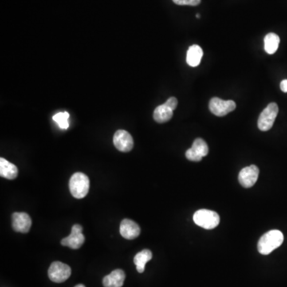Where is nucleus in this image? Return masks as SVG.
<instances>
[{
	"label": "nucleus",
	"instance_id": "1",
	"mask_svg": "<svg viewBox=\"0 0 287 287\" xmlns=\"http://www.w3.org/2000/svg\"><path fill=\"white\" fill-rule=\"evenodd\" d=\"M284 240V234L280 230H270L260 238L258 242V252L264 256H268L280 248Z\"/></svg>",
	"mask_w": 287,
	"mask_h": 287
},
{
	"label": "nucleus",
	"instance_id": "2",
	"mask_svg": "<svg viewBox=\"0 0 287 287\" xmlns=\"http://www.w3.org/2000/svg\"><path fill=\"white\" fill-rule=\"evenodd\" d=\"M71 195L76 199H82L86 196L90 190V179L82 172H76L71 176L69 182Z\"/></svg>",
	"mask_w": 287,
	"mask_h": 287
},
{
	"label": "nucleus",
	"instance_id": "3",
	"mask_svg": "<svg viewBox=\"0 0 287 287\" xmlns=\"http://www.w3.org/2000/svg\"><path fill=\"white\" fill-rule=\"evenodd\" d=\"M193 220L196 224L206 230L214 229L218 226L220 221V216L213 210L200 209L193 216Z\"/></svg>",
	"mask_w": 287,
	"mask_h": 287
},
{
	"label": "nucleus",
	"instance_id": "4",
	"mask_svg": "<svg viewBox=\"0 0 287 287\" xmlns=\"http://www.w3.org/2000/svg\"><path fill=\"white\" fill-rule=\"evenodd\" d=\"M278 114V106L276 103H270L261 112L258 120V127L261 131H268L273 127Z\"/></svg>",
	"mask_w": 287,
	"mask_h": 287
},
{
	"label": "nucleus",
	"instance_id": "5",
	"mask_svg": "<svg viewBox=\"0 0 287 287\" xmlns=\"http://www.w3.org/2000/svg\"><path fill=\"white\" fill-rule=\"evenodd\" d=\"M71 276V268L61 262H54L48 270L50 280L56 284L66 281Z\"/></svg>",
	"mask_w": 287,
	"mask_h": 287
},
{
	"label": "nucleus",
	"instance_id": "6",
	"mask_svg": "<svg viewBox=\"0 0 287 287\" xmlns=\"http://www.w3.org/2000/svg\"><path fill=\"white\" fill-rule=\"evenodd\" d=\"M236 108V104L234 100H224L218 98H213L209 102L210 111L216 116H226L229 112L234 111Z\"/></svg>",
	"mask_w": 287,
	"mask_h": 287
},
{
	"label": "nucleus",
	"instance_id": "7",
	"mask_svg": "<svg viewBox=\"0 0 287 287\" xmlns=\"http://www.w3.org/2000/svg\"><path fill=\"white\" fill-rule=\"evenodd\" d=\"M82 226L81 225H74L70 234L62 240V245L74 250L79 249L85 242V236L82 234Z\"/></svg>",
	"mask_w": 287,
	"mask_h": 287
},
{
	"label": "nucleus",
	"instance_id": "8",
	"mask_svg": "<svg viewBox=\"0 0 287 287\" xmlns=\"http://www.w3.org/2000/svg\"><path fill=\"white\" fill-rule=\"evenodd\" d=\"M208 146L202 138H197L193 142L191 148L187 150L185 156L191 162H200L202 158L208 154Z\"/></svg>",
	"mask_w": 287,
	"mask_h": 287
},
{
	"label": "nucleus",
	"instance_id": "9",
	"mask_svg": "<svg viewBox=\"0 0 287 287\" xmlns=\"http://www.w3.org/2000/svg\"><path fill=\"white\" fill-rule=\"evenodd\" d=\"M260 175V170L256 166L244 168L238 174V181L242 187L249 188L256 184Z\"/></svg>",
	"mask_w": 287,
	"mask_h": 287
},
{
	"label": "nucleus",
	"instance_id": "10",
	"mask_svg": "<svg viewBox=\"0 0 287 287\" xmlns=\"http://www.w3.org/2000/svg\"><path fill=\"white\" fill-rule=\"evenodd\" d=\"M114 144L116 150L122 152H128L134 148V139L126 130H118L114 136Z\"/></svg>",
	"mask_w": 287,
	"mask_h": 287
},
{
	"label": "nucleus",
	"instance_id": "11",
	"mask_svg": "<svg viewBox=\"0 0 287 287\" xmlns=\"http://www.w3.org/2000/svg\"><path fill=\"white\" fill-rule=\"evenodd\" d=\"M12 228L14 232L28 233L32 226V218L25 212H16L12 214Z\"/></svg>",
	"mask_w": 287,
	"mask_h": 287
},
{
	"label": "nucleus",
	"instance_id": "12",
	"mask_svg": "<svg viewBox=\"0 0 287 287\" xmlns=\"http://www.w3.org/2000/svg\"><path fill=\"white\" fill-rule=\"evenodd\" d=\"M120 233L122 237L126 240H134L140 236V226L134 221L124 218L120 222Z\"/></svg>",
	"mask_w": 287,
	"mask_h": 287
},
{
	"label": "nucleus",
	"instance_id": "13",
	"mask_svg": "<svg viewBox=\"0 0 287 287\" xmlns=\"http://www.w3.org/2000/svg\"><path fill=\"white\" fill-rule=\"evenodd\" d=\"M126 280V274L120 269H116L103 278L104 287H122Z\"/></svg>",
	"mask_w": 287,
	"mask_h": 287
},
{
	"label": "nucleus",
	"instance_id": "14",
	"mask_svg": "<svg viewBox=\"0 0 287 287\" xmlns=\"http://www.w3.org/2000/svg\"><path fill=\"white\" fill-rule=\"evenodd\" d=\"M173 110L167 104H160L155 108L154 118L158 123H164L171 120L173 116Z\"/></svg>",
	"mask_w": 287,
	"mask_h": 287
},
{
	"label": "nucleus",
	"instance_id": "15",
	"mask_svg": "<svg viewBox=\"0 0 287 287\" xmlns=\"http://www.w3.org/2000/svg\"><path fill=\"white\" fill-rule=\"evenodd\" d=\"M0 176L8 180L16 179L18 176V168L6 159L0 158Z\"/></svg>",
	"mask_w": 287,
	"mask_h": 287
},
{
	"label": "nucleus",
	"instance_id": "16",
	"mask_svg": "<svg viewBox=\"0 0 287 287\" xmlns=\"http://www.w3.org/2000/svg\"><path fill=\"white\" fill-rule=\"evenodd\" d=\"M204 56L202 48L198 45H192L187 52V63L190 66H198Z\"/></svg>",
	"mask_w": 287,
	"mask_h": 287
},
{
	"label": "nucleus",
	"instance_id": "17",
	"mask_svg": "<svg viewBox=\"0 0 287 287\" xmlns=\"http://www.w3.org/2000/svg\"><path fill=\"white\" fill-rule=\"evenodd\" d=\"M152 258L151 250L144 249L139 252L134 257V262L136 266V270L139 273H143L146 269V265Z\"/></svg>",
	"mask_w": 287,
	"mask_h": 287
},
{
	"label": "nucleus",
	"instance_id": "18",
	"mask_svg": "<svg viewBox=\"0 0 287 287\" xmlns=\"http://www.w3.org/2000/svg\"><path fill=\"white\" fill-rule=\"evenodd\" d=\"M280 44V36L276 34L269 33L264 38V48L268 54H273L276 53Z\"/></svg>",
	"mask_w": 287,
	"mask_h": 287
},
{
	"label": "nucleus",
	"instance_id": "19",
	"mask_svg": "<svg viewBox=\"0 0 287 287\" xmlns=\"http://www.w3.org/2000/svg\"><path fill=\"white\" fill-rule=\"evenodd\" d=\"M69 116L70 114L67 112H58L53 116V119L58 124L60 128L62 130H67L69 128V123H68Z\"/></svg>",
	"mask_w": 287,
	"mask_h": 287
},
{
	"label": "nucleus",
	"instance_id": "20",
	"mask_svg": "<svg viewBox=\"0 0 287 287\" xmlns=\"http://www.w3.org/2000/svg\"><path fill=\"white\" fill-rule=\"evenodd\" d=\"M174 4L180 6H198L201 0H172Z\"/></svg>",
	"mask_w": 287,
	"mask_h": 287
},
{
	"label": "nucleus",
	"instance_id": "21",
	"mask_svg": "<svg viewBox=\"0 0 287 287\" xmlns=\"http://www.w3.org/2000/svg\"><path fill=\"white\" fill-rule=\"evenodd\" d=\"M166 104H167L168 106L171 107L173 110H175L176 108L177 104H178V100L174 96H172L170 98L168 99Z\"/></svg>",
	"mask_w": 287,
	"mask_h": 287
},
{
	"label": "nucleus",
	"instance_id": "22",
	"mask_svg": "<svg viewBox=\"0 0 287 287\" xmlns=\"http://www.w3.org/2000/svg\"><path fill=\"white\" fill-rule=\"evenodd\" d=\"M280 88H281V90L284 92H287V79L282 81L281 84H280Z\"/></svg>",
	"mask_w": 287,
	"mask_h": 287
},
{
	"label": "nucleus",
	"instance_id": "23",
	"mask_svg": "<svg viewBox=\"0 0 287 287\" xmlns=\"http://www.w3.org/2000/svg\"><path fill=\"white\" fill-rule=\"evenodd\" d=\"M74 287H86L85 286L82 285V284H78V285L75 286Z\"/></svg>",
	"mask_w": 287,
	"mask_h": 287
},
{
	"label": "nucleus",
	"instance_id": "24",
	"mask_svg": "<svg viewBox=\"0 0 287 287\" xmlns=\"http://www.w3.org/2000/svg\"><path fill=\"white\" fill-rule=\"evenodd\" d=\"M196 17H197V18H200V14H196Z\"/></svg>",
	"mask_w": 287,
	"mask_h": 287
}]
</instances>
